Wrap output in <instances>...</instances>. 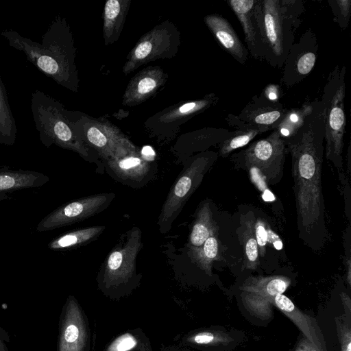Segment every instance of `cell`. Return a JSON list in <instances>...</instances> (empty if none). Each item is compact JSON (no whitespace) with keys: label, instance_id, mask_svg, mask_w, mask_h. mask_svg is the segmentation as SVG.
<instances>
[{"label":"cell","instance_id":"cell-18","mask_svg":"<svg viewBox=\"0 0 351 351\" xmlns=\"http://www.w3.org/2000/svg\"><path fill=\"white\" fill-rule=\"evenodd\" d=\"M253 213L241 215L238 235L244 252V265L247 269H256L259 265L258 247L254 231Z\"/></svg>","mask_w":351,"mask_h":351},{"label":"cell","instance_id":"cell-2","mask_svg":"<svg viewBox=\"0 0 351 351\" xmlns=\"http://www.w3.org/2000/svg\"><path fill=\"white\" fill-rule=\"evenodd\" d=\"M265 40V61L282 68L305 10L302 0H256Z\"/></svg>","mask_w":351,"mask_h":351},{"label":"cell","instance_id":"cell-31","mask_svg":"<svg viewBox=\"0 0 351 351\" xmlns=\"http://www.w3.org/2000/svg\"><path fill=\"white\" fill-rule=\"evenodd\" d=\"M87 139L95 147L104 149L108 145V138L106 135L98 128L91 127L86 133Z\"/></svg>","mask_w":351,"mask_h":351},{"label":"cell","instance_id":"cell-8","mask_svg":"<svg viewBox=\"0 0 351 351\" xmlns=\"http://www.w3.org/2000/svg\"><path fill=\"white\" fill-rule=\"evenodd\" d=\"M88 317L73 295L66 298L59 318L57 351H90Z\"/></svg>","mask_w":351,"mask_h":351},{"label":"cell","instance_id":"cell-27","mask_svg":"<svg viewBox=\"0 0 351 351\" xmlns=\"http://www.w3.org/2000/svg\"><path fill=\"white\" fill-rule=\"evenodd\" d=\"M261 134L262 133L260 131L252 129L235 130L228 138L219 144L218 154L226 157L232 151L247 145Z\"/></svg>","mask_w":351,"mask_h":351},{"label":"cell","instance_id":"cell-12","mask_svg":"<svg viewBox=\"0 0 351 351\" xmlns=\"http://www.w3.org/2000/svg\"><path fill=\"white\" fill-rule=\"evenodd\" d=\"M287 111L278 100L271 99L263 92L252 97L237 117L250 129L264 133L276 129Z\"/></svg>","mask_w":351,"mask_h":351},{"label":"cell","instance_id":"cell-6","mask_svg":"<svg viewBox=\"0 0 351 351\" xmlns=\"http://www.w3.org/2000/svg\"><path fill=\"white\" fill-rule=\"evenodd\" d=\"M58 104L45 93H32V111L42 143L46 147L56 144L75 151L86 158L88 153L76 140L70 126L63 119Z\"/></svg>","mask_w":351,"mask_h":351},{"label":"cell","instance_id":"cell-33","mask_svg":"<svg viewBox=\"0 0 351 351\" xmlns=\"http://www.w3.org/2000/svg\"><path fill=\"white\" fill-rule=\"evenodd\" d=\"M295 351H321L306 338H302L298 343Z\"/></svg>","mask_w":351,"mask_h":351},{"label":"cell","instance_id":"cell-21","mask_svg":"<svg viewBox=\"0 0 351 351\" xmlns=\"http://www.w3.org/2000/svg\"><path fill=\"white\" fill-rule=\"evenodd\" d=\"M230 337L213 329H201L180 335L175 339L176 345L184 348H202L229 341Z\"/></svg>","mask_w":351,"mask_h":351},{"label":"cell","instance_id":"cell-35","mask_svg":"<svg viewBox=\"0 0 351 351\" xmlns=\"http://www.w3.org/2000/svg\"><path fill=\"white\" fill-rule=\"evenodd\" d=\"M141 158L147 162L154 160L156 156L155 152L150 146H145L141 150Z\"/></svg>","mask_w":351,"mask_h":351},{"label":"cell","instance_id":"cell-25","mask_svg":"<svg viewBox=\"0 0 351 351\" xmlns=\"http://www.w3.org/2000/svg\"><path fill=\"white\" fill-rule=\"evenodd\" d=\"M191 251L192 256L198 266L206 274L211 275L213 262L219 259V241L217 234L209 237L201 247Z\"/></svg>","mask_w":351,"mask_h":351},{"label":"cell","instance_id":"cell-13","mask_svg":"<svg viewBox=\"0 0 351 351\" xmlns=\"http://www.w3.org/2000/svg\"><path fill=\"white\" fill-rule=\"evenodd\" d=\"M243 30L247 49L256 60H265V47L256 0H227Z\"/></svg>","mask_w":351,"mask_h":351},{"label":"cell","instance_id":"cell-26","mask_svg":"<svg viewBox=\"0 0 351 351\" xmlns=\"http://www.w3.org/2000/svg\"><path fill=\"white\" fill-rule=\"evenodd\" d=\"M253 226L259 256H265L268 243L272 245L277 250H282L283 243L280 236L272 230L263 218L254 217Z\"/></svg>","mask_w":351,"mask_h":351},{"label":"cell","instance_id":"cell-36","mask_svg":"<svg viewBox=\"0 0 351 351\" xmlns=\"http://www.w3.org/2000/svg\"><path fill=\"white\" fill-rule=\"evenodd\" d=\"M159 351H191L189 349L178 345H169L162 346Z\"/></svg>","mask_w":351,"mask_h":351},{"label":"cell","instance_id":"cell-29","mask_svg":"<svg viewBox=\"0 0 351 351\" xmlns=\"http://www.w3.org/2000/svg\"><path fill=\"white\" fill-rule=\"evenodd\" d=\"M335 22L341 29H346L351 16V0H328Z\"/></svg>","mask_w":351,"mask_h":351},{"label":"cell","instance_id":"cell-3","mask_svg":"<svg viewBox=\"0 0 351 351\" xmlns=\"http://www.w3.org/2000/svg\"><path fill=\"white\" fill-rule=\"evenodd\" d=\"M141 232L137 227L128 231L110 252L98 274V287L108 298L118 300L127 297L138 286L136 257L143 247Z\"/></svg>","mask_w":351,"mask_h":351},{"label":"cell","instance_id":"cell-19","mask_svg":"<svg viewBox=\"0 0 351 351\" xmlns=\"http://www.w3.org/2000/svg\"><path fill=\"white\" fill-rule=\"evenodd\" d=\"M200 206L189 236L191 250L201 247L209 237L217 234L210 202L204 201Z\"/></svg>","mask_w":351,"mask_h":351},{"label":"cell","instance_id":"cell-5","mask_svg":"<svg viewBox=\"0 0 351 351\" xmlns=\"http://www.w3.org/2000/svg\"><path fill=\"white\" fill-rule=\"evenodd\" d=\"M218 156V153L213 151L202 153L182 171L168 194L158 217L157 225L162 234L169 231L186 202L200 185Z\"/></svg>","mask_w":351,"mask_h":351},{"label":"cell","instance_id":"cell-20","mask_svg":"<svg viewBox=\"0 0 351 351\" xmlns=\"http://www.w3.org/2000/svg\"><path fill=\"white\" fill-rule=\"evenodd\" d=\"M102 351H154L149 339L141 328L130 329L112 339Z\"/></svg>","mask_w":351,"mask_h":351},{"label":"cell","instance_id":"cell-11","mask_svg":"<svg viewBox=\"0 0 351 351\" xmlns=\"http://www.w3.org/2000/svg\"><path fill=\"white\" fill-rule=\"evenodd\" d=\"M317 52L316 35L308 29L290 48L282 66L281 82L291 88L303 80L314 68Z\"/></svg>","mask_w":351,"mask_h":351},{"label":"cell","instance_id":"cell-28","mask_svg":"<svg viewBox=\"0 0 351 351\" xmlns=\"http://www.w3.org/2000/svg\"><path fill=\"white\" fill-rule=\"evenodd\" d=\"M122 2L117 0H109L106 3L104 8V27L106 38H109L114 30L117 29L125 11Z\"/></svg>","mask_w":351,"mask_h":351},{"label":"cell","instance_id":"cell-16","mask_svg":"<svg viewBox=\"0 0 351 351\" xmlns=\"http://www.w3.org/2000/svg\"><path fill=\"white\" fill-rule=\"evenodd\" d=\"M49 178L43 173L30 170L0 169V201L8 198L14 191L40 187Z\"/></svg>","mask_w":351,"mask_h":351},{"label":"cell","instance_id":"cell-32","mask_svg":"<svg viewBox=\"0 0 351 351\" xmlns=\"http://www.w3.org/2000/svg\"><path fill=\"white\" fill-rule=\"evenodd\" d=\"M337 331L339 337L341 351H351V332L346 325L342 326L337 322Z\"/></svg>","mask_w":351,"mask_h":351},{"label":"cell","instance_id":"cell-1","mask_svg":"<svg viewBox=\"0 0 351 351\" xmlns=\"http://www.w3.org/2000/svg\"><path fill=\"white\" fill-rule=\"evenodd\" d=\"M291 156V172L299 237L313 250L328 238L321 175L324 156V107L313 101L311 112L302 127L285 142Z\"/></svg>","mask_w":351,"mask_h":351},{"label":"cell","instance_id":"cell-34","mask_svg":"<svg viewBox=\"0 0 351 351\" xmlns=\"http://www.w3.org/2000/svg\"><path fill=\"white\" fill-rule=\"evenodd\" d=\"M11 341L10 334L0 326V351H10L6 343Z\"/></svg>","mask_w":351,"mask_h":351},{"label":"cell","instance_id":"cell-7","mask_svg":"<svg viewBox=\"0 0 351 351\" xmlns=\"http://www.w3.org/2000/svg\"><path fill=\"white\" fill-rule=\"evenodd\" d=\"M287 148L276 130L266 138L252 143L232 156L239 166L258 170L269 184H278L283 176Z\"/></svg>","mask_w":351,"mask_h":351},{"label":"cell","instance_id":"cell-14","mask_svg":"<svg viewBox=\"0 0 351 351\" xmlns=\"http://www.w3.org/2000/svg\"><path fill=\"white\" fill-rule=\"evenodd\" d=\"M204 21L220 45L234 60L243 64L249 52L230 22L219 14L207 15Z\"/></svg>","mask_w":351,"mask_h":351},{"label":"cell","instance_id":"cell-15","mask_svg":"<svg viewBox=\"0 0 351 351\" xmlns=\"http://www.w3.org/2000/svg\"><path fill=\"white\" fill-rule=\"evenodd\" d=\"M274 303L298 326L308 341L321 351H326L323 335L313 318L300 311L293 302L283 294L277 295L274 298Z\"/></svg>","mask_w":351,"mask_h":351},{"label":"cell","instance_id":"cell-22","mask_svg":"<svg viewBox=\"0 0 351 351\" xmlns=\"http://www.w3.org/2000/svg\"><path fill=\"white\" fill-rule=\"evenodd\" d=\"M105 228V226H93L66 232L51 241L48 247L52 250H63L87 244L96 239Z\"/></svg>","mask_w":351,"mask_h":351},{"label":"cell","instance_id":"cell-10","mask_svg":"<svg viewBox=\"0 0 351 351\" xmlns=\"http://www.w3.org/2000/svg\"><path fill=\"white\" fill-rule=\"evenodd\" d=\"M115 197V194L101 193L64 204L44 217L36 226L44 232L71 225L102 212Z\"/></svg>","mask_w":351,"mask_h":351},{"label":"cell","instance_id":"cell-30","mask_svg":"<svg viewBox=\"0 0 351 351\" xmlns=\"http://www.w3.org/2000/svg\"><path fill=\"white\" fill-rule=\"evenodd\" d=\"M157 84V80L151 76L141 77L137 82L135 93L140 97H144L155 90Z\"/></svg>","mask_w":351,"mask_h":351},{"label":"cell","instance_id":"cell-23","mask_svg":"<svg viewBox=\"0 0 351 351\" xmlns=\"http://www.w3.org/2000/svg\"><path fill=\"white\" fill-rule=\"evenodd\" d=\"M312 109L313 101L306 102L299 108L287 110L282 121L275 129L284 142L291 138L302 127Z\"/></svg>","mask_w":351,"mask_h":351},{"label":"cell","instance_id":"cell-17","mask_svg":"<svg viewBox=\"0 0 351 351\" xmlns=\"http://www.w3.org/2000/svg\"><path fill=\"white\" fill-rule=\"evenodd\" d=\"M109 166L114 175L123 182L141 184L145 182V178H151V173H154L147 161L142 158L130 156L122 158H114L110 161Z\"/></svg>","mask_w":351,"mask_h":351},{"label":"cell","instance_id":"cell-9","mask_svg":"<svg viewBox=\"0 0 351 351\" xmlns=\"http://www.w3.org/2000/svg\"><path fill=\"white\" fill-rule=\"evenodd\" d=\"M291 284L285 276L250 277L240 287L241 300L245 307L261 319L272 315L274 298L282 294Z\"/></svg>","mask_w":351,"mask_h":351},{"label":"cell","instance_id":"cell-37","mask_svg":"<svg viewBox=\"0 0 351 351\" xmlns=\"http://www.w3.org/2000/svg\"><path fill=\"white\" fill-rule=\"evenodd\" d=\"M346 267H347V279H348V282L349 283V285L350 284V277H351V274H350V271H351V269H350V267H351V263H350V256H348V259H347V261H346Z\"/></svg>","mask_w":351,"mask_h":351},{"label":"cell","instance_id":"cell-24","mask_svg":"<svg viewBox=\"0 0 351 351\" xmlns=\"http://www.w3.org/2000/svg\"><path fill=\"white\" fill-rule=\"evenodd\" d=\"M16 125L0 79V143L11 146L16 138Z\"/></svg>","mask_w":351,"mask_h":351},{"label":"cell","instance_id":"cell-4","mask_svg":"<svg viewBox=\"0 0 351 351\" xmlns=\"http://www.w3.org/2000/svg\"><path fill=\"white\" fill-rule=\"evenodd\" d=\"M346 66H336L324 88V155L332 162L339 175L343 170V136L346 127L344 99Z\"/></svg>","mask_w":351,"mask_h":351}]
</instances>
